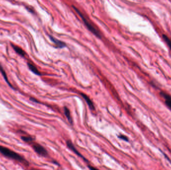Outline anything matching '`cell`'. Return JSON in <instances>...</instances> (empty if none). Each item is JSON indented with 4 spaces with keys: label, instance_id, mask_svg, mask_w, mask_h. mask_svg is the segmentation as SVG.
Masks as SVG:
<instances>
[{
    "label": "cell",
    "instance_id": "cell-6",
    "mask_svg": "<svg viewBox=\"0 0 171 170\" xmlns=\"http://www.w3.org/2000/svg\"><path fill=\"white\" fill-rule=\"evenodd\" d=\"M49 38H50L52 42H54L55 44H56V47L58 48H63L64 47L66 46V44L65 43L60 41V40H58L57 39L54 38L53 36H49Z\"/></svg>",
    "mask_w": 171,
    "mask_h": 170
},
{
    "label": "cell",
    "instance_id": "cell-3",
    "mask_svg": "<svg viewBox=\"0 0 171 170\" xmlns=\"http://www.w3.org/2000/svg\"><path fill=\"white\" fill-rule=\"evenodd\" d=\"M32 145L34 150L36 153L41 156L45 157L48 155V152L43 146L41 145L40 144L36 143L35 142H33V143L30 144Z\"/></svg>",
    "mask_w": 171,
    "mask_h": 170
},
{
    "label": "cell",
    "instance_id": "cell-14",
    "mask_svg": "<svg viewBox=\"0 0 171 170\" xmlns=\"http://www.w3.org/2000/svg\"><path fill=\"white\" fill-rule=\"evenodd\" d=\"M118 137L120 138V139H121L123 140H124V141H129L128 138L127 137V136L121 134V135H120L118 136Z\"/></svg>",
    "mask_w": 171,
    "mask_h": 170
},
{
    "label": "cell",
    "instance_id": "cell-7",
    "mask_svg": "<svg viewBox=\"0 0 171 170\" xmlns=\"http://www.w3.org/2000/svg\"><path fill=\"white\" fill-rule=\"evenodd\" d=\"M81 95L82 96L83 98L85 99V101L86 102L87 104L88 105L89 107L90 108V109L92 110H94L95 108L94 105L92 101V100L90 99V98L88 96L84 93H81Z\"/></svg>",
    "mask_w": 171,
    "mask_h": 170
},
{
    "label": "cell",
    "instance_id": "cell-2",
    "mask_svg": "<svg viewBox=\"0 0 171 170\" xmlns=\"http://www.w3.org/2000/svg\"><path fill=\"white\" fill-rule=\"evenodd\" d=\"M72 7H73L74 9L75 10V11L77 12V13L79 14V15L80 16L81 19H83V21L84 22V23L85 24V25L86 26L87 28L89 29V30L91 31L93 34L95 35L96 36H97L98 38H101V36L100 33L98 32V30H97L96 29H95L94 27L90 23H89L87 21V19H86L85 16L83 15V13H82L81 11H80L76 7H75V6H73Z\"/></svg>",
    "mask_w": 171,
    "mask_h": 170
},
{
    "label": "cell",
    "instance_id": "cell-5",
    "mask_svg": "<svg viewBox=\"0 0 171 170\" xmlns=\"http://www.w3.org/2000/svg\"><path fill=\"white\" fill-rule=\"evenodd\" d=\"M160 95L163 98L166 105L171 111V96L169 94L164 91H162L160 93Z\"/></svg>",
    "mask_w": 171,
    "mask_h": 170
},
{
    "label": "cell",
    "instance_id": "cell-9",
    "mask_svg": "<svg viewBox=\"0 0 171 170\" xmlns=\"http://www.w3.org/2000/svg\"><path fill=\"white\" fill-rule=\"evenodd\" d=\"M64 113H65V115L66 118H67L68 121L71 124H73V119H72L70 111L69 109H68L67 107H64Z\"/></svg>",
    "mask_w": 171,
    "mask_h": 170
},
{
    "label": "cell",
    "instance_id": "cell-15",
    "mask_svg": "<svg viewBox=\"0 0 171 170\" xmlns=\"http://www.w3.org/2000/svg\"><path fill=\"white\" fill-rule=\"evenodd\" d=\"M89 168L90 169V170H98V169L95 168L94 167L92 166H88Z\"/></svg>",
    "mask_w": 171,
    "mask_h": 170
},
{
    "label": "cell",
    "instance_id": "cell-10",
    "mask_svg": "<svg viewBox=\"0 0 171 170\" xmlns=\"http://www.w3.org/2000/svg\"><path fill=\"white\" fill-rule=\"evenodd\" d=\"M21 139L23 141L29 144H31L34 141V139L32 136L29 135H23L21 136Z\"/></svg>",
    "mask_w": 171,
    "mask_h": 170
},
{
    "label": "cell",
    "instance_id": "cell-16",
    "mask_svg": "<svg viewBox=\"0 0 171 170\" xmlns=\"http://www.w3.org/2000/svg\"><path fill=\"white\" fill-rule=\"evenodd\" d=\"M39 170V169H37L32 168V169H31V170Z\"/></svg>",
    "mask_w": 171,
    "mask_h": 170
},
{
    "label": "cell",
    "instance_id": "cell-8",
    "mask_svg": "<svg viewBox=\"0 0 171 170\" xmlns=\"http://www.w3.org/2000/svg\"><path fill=\"white\" fill-rule=\"evenodd\" d=\"M11 45H12L14 50H15V51L18 54H19V55L21 56H23V57L25 56V55H26V53H25V52L24 51V50L22 48L13 44H12Z\"/></svg>",
    "mask_w": 171,
    "mask_h": 170
},
{
    "label": "cell",
    "instance_id": "cell-1",
    "mask_svg": "<svg viewBox=\"0 0 171 170\" xmlns=\"http://www.w3.org/2000/svg\"><path fill=\"white\" fill-rule=\"evenodd\" d=\"M0 153H1V154L9 159L16 161L18 162L25 165L26 166L29 165L28 162L23 157H22L21 155L8 148L0 145Z\"/></svg>",
    "mask_w": 171,
    "mask_h": 170
},
{
    "label": "cell",
    "instance_id": "cell-12",
    "mask_svg": "<svg viewBox=\"0 0 171 170\" xmlns=\"http://www.w3.org/2000/svg\"><path fill=\"white\" fill-rule=\"evenodd\" d=\"M0 71H1V73H2V75H3L4 78L5 79V80H6V82L8 83V84H9L11 87H12V85H11L10 82H9V80H8V77H7V75H6L5 71L4 69H3V67H2V66L1 65H0Z\"/></svg>",
    "mask_w": 171,
    "mask_h": 170
},
{
    "label": "cell",
    "instance_id": "cell-13",
    "mask_svg": "<svg viewBox=\"0 0 171 170\" xmlns=\"http://www.w3.org/2000/svg\"><path fill=\"white\" fill-rule=\"evenodd\" d=\"M162 36H163L164 40L167 44L168 46H169V47L171 50V39H170L167 36H166L165 34H163Z\"/></svg>",
    "mask_w": 171,
    "mask_h": 170
},
{
    "label": "cell",
    "instance_id": "cell-11",
    "mask_svg": "<svg viewBox=\"0 0 171 170\" xmlns=\"http://www.w3.org/2000/svg\"><path fill=\"white\" fill-rule=\"evenodd\" d=\"M28 65L29 69L34 73H35V75H41L40 72L38 71V69L36 68V67L33 65V64L31 63H28Z\"/></svg>",
    "mask_w": 171,
    "mask_h": 170
},
{
    "label": "cell",
    "instance_id": "cell-4",
    "mask_svg": "<svg viewBox=\"0 0 171 170\" xmlns=\"http://www.w3.org/2000/svg\"><path fill=\"white\" fill-rule=\"evenodd\" d=\"M66 143H67V145L68 147L69 148L71 151H73L74 153L76 154L78 156H79V157L82 158L83 160L87 161V159L85 158V157H84L83 155H82V154L80 153L79 151H78V150L75 148L73 144L72 143V142L70 140H68L67 142H66Z\"/></svg>",
    "mask_w": 171,
    "mask_h": 170
}]
</instances>
